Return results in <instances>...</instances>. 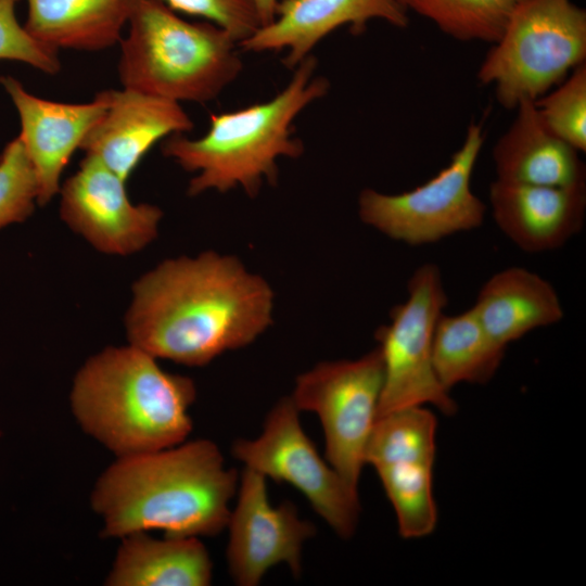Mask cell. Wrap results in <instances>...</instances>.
I'll list each match as a JSON object with an SVG mask.
<instances>
[{"mask_svg": "<svg viewBox=\"0 0 586 586\" xmlns=\"http://www.w3.org/2000/svg\"><path fill=\"white\" fill-rule=\"evenodd\" d=\"M129 344L184 366H205L254 342L272 322L273 291L234 256L213 251L162 262L132 286Z\"/></svg>", "mask_w": 586, "mask_h": 586, "instance_id": "6da1fadb", "label": "cell"}, {"mask_svg": "<svg viewBox=\"0 0 586 586\" xmlns=\"http://www.w3.org/2000/svg\"><path fill=\"white\" fill-rule=\"evenodd\" d=\"M235 470L208 440L117 458L91 493L102 537L161 530L165 536H213L227 526Z\"/></svg>", "mask_w": 586, "mask_h": 586, "instance_id": "7a4b0ae2", "label": "cell"}, {"mask_svg": "<svg viewBox=\"0 0 586 586\" xmlns=\"http://www.w3.org/2000/svg\"><path fill=\"white\" fill-rule=\"evenodd\" d=\"M194 382L163 370L129 344L90 357L75 375L72 411L81 429L117 458L153 453L186 441Z\"/></svg>", "mask_w": 586, "mask_h": 586, "instance_id": "3957f363", "label": "cell"}, {"mask_svg": "<svg viewBox=\"0 0 586 586\" xmlns=\"http://www.w3.org/2000/svg\"><path fill=\"white\" fill-rule=\"evenodd\" d=\"M316 69L317 60L311 54L293 68L290 81L271 99L212 114L208 129L200 138L183 133L166 138L162 153L184 170L196 173L188 194L241 188L249 196H256L265 181L275 184L278 161L296 158L304 152L303 142L293 133L295 119L329 92L328 79L316 75Z\"/></svg>", "mask_w": 586, "mask_h": 586, "instance_id": "277c9868", "label": "cell"}, {"mask_svg": "<svg viewBox=\"0 0 586 586\" xmlns=\"http://www.w3.org/2000/svg\"><path fill=\"white\" fill-rule=\"evenodd\" d=\"M127 25L118 61L124 88L206 103L242 71L239 43L227 30L187 21L160 0H132Z\"/></svg>", "mask_w": 586, "mask_h": 586, "instance_id": "5b68a950", "label": "cell"}, {"mask_svg": "<svg viewBox=\"0 0 586 586\" xmlns=\"http://www.w3.org/2000/svg\"><path fill=\"white\" fill-rule=\"evenodd\" d=\"M586 11L572 0H524L476 72L497 102L536 101L586 63Z\"/></svg>", "mask_w": 586, "mask_h": 586, "instance_id": "8992f818", "label": "cell"}, {"mask_svg": "<svg viewBox=\"0 0 586 586\" xmlns=\"http://www.w3.org/2000/svg\"><path fill=\"white\" fill-rule=\"evenodd\" d=\"M483 143L482 125L470 123L448 165L423 184L397 194L364 189L358 196L359 218L386 237L415 246L479 228L486 205L472 191L471 179Z\"/></svg>", "mask_w": 586, "mask_h": 586, "instance_id": "52a82bcc", "label": "cell"}, {"mask_svg": "<svg viewBox=\"0 0 586 586\" xmlns=\"http://www.w3.org/2000/svg\"><path fill=\"white\" fill-rule=\"evenodd\" d=\"M407 288L406 301L392 309L390 323L375 333L384 366L378 417L411 406L454 415L457 405L438 381L432 358L435 323L448 303L440 268L421 265Z\"/></svg>", "mask_w": 586, "mask_h": 586, "instance_id": "ba28073f", "label": "cell"}, {"mask_svg": "<svg viewBox=\"0 0 586 586\" xmlns=\"http://www.w3.org/2000/svg\"><path fill=\"white\" fill-rule=\"evenodd\" d=\"M383 382V359L377 346L354 360L316 365L297 377L291 396L300 411L318 416L327 461L356 488L378 418Z\"/></svg>", "mask_w": 586, "mask_h": 586, "instance_id": "9c48e42d", "label": "cell"}, {"mask_svg": "<svg viewBox=\"0 0 586 586\" xmlns=\"http://www.w3.org/2000/svg\"><path fill=\"white\" fill-rule=\"evenodd\" d=\"M300 412L291 397L280 399L260 435L237 440L231 453L244 468L298 489L335 534L351 538L360 514L357 488L320 457L301 424Z\"/></svg>", "mask_w": 586, "mask_h": 586, "instance_id": "30bf717a", "label": "cell"}, {"mask_svg": "<svg viewBox=\"0 0 586 586\" xmlns=\"http://www.w3.org/2000/svg\"><path fill=\"white\" fill-rule=\"evenodd\" d=\"M238 485L237 504L227 522V561L234 583L256 586L281 563L300 575L302 549L316 533L314 524L301 519L290 501L272 506L263 474L244 468Z\"/></svg>", "mask_w": 586, "mask_h": 586, "instance_id": "8fae6325", "label": "cell"}, {"mask_svg": "<svg viewBox=\"0 0 586 586\" xmlns=\"http://www.w3.org/2000/svg\"><path fill=\"white\" fill-rule=\"evenodd\" d=\"M126 181L97 158L85 155L60 189L66 225L98 251L129 255L151 243L163 216L156 205L133 204Z\"/></svg>", "mask_w": 586, "mask_h": 586, "instance_id": "7c38bea8", "label": "cell"}, {"mask_svg": "<svg viewBox=\"0 0 586 586\" xmlns=\"http://www.w3.org/2000/svg\"><path fill=\"white\" fill-rule=\"evenodd\" d=\"M20 118L18 139L33 166L37 203L48 204L61 189V176L72 155L109 105L106 91L86 103L51 101L28 92L12 76L0 77Z\"/></svg>", "mask_w": 586, "mask_h": 586, "instance_id": "4fadbf2b", "label": "cell"}, {"mask_svg": "<svg viewBox=\"0 0 586 586\" xmlns=\"http://www.w3.org/2000/svg\"><path fill=\"white\" fill-rule=\"evenodd\" d=\"M372 20L405 28L407 10L397 0H279L271 22L239 42L247 52L285 51L284 66L293 69L314 48L342 26L361 34Z\"/></svg>", "mask_w": 586, "mask_h": 586, "instance_id": "5bb4252c", "label": "cell"}, {"mask_svg": "<svg viewBox=\"0 0 586 586\" xmlns=\"http://www.w3.org/2000/svg\"><path fill=\"white\" fill-rule=\"evenodd\" d=\"M105 91L107 109L80 150L125 181L155 143L193 128L179 102L124 87Z\"/></svg>", "mask_w": 586, "mask_h": 586, "instance_id": "9a60e30c", "label": "cell"}, {"mask_svg": "<svg viewBox=\"0 0 586 586\" xmlns=\"http://www.w3.org/2000/svg\"><path fill=\"white\" fill-rule=\"evenodd\" d=\"M488 199L497 227L527 253L563 246L585 222L586 184L556 187L495 179Z\"/></svg>", "mask_w": 586, "mask_h": 586, "instance_id": "2e32d148", "label": "cell"}, {"mask_svg": "<svg viewBox=\"0 0 586 586\" xmlns=\"http://www.w3.org/2000/svg\"><path fill=\"white\" fill-rule=\"evenodd\" d=\"M492 150L496 179L538 186L586 184L579 152L542 122L534 101H523Z\"/></svg>", "mask_w": 586, "mask_h": 586, "instance_id": "e0dca14e", "label": "cell"}, {"mask_svg": "<svg viewBox=\"0 0 586 586\" xmlns=\"http://www.w3.org/2000/svg\"><path fill=\"white\" fill-rule=\"evenodd\" d=\"M472 309L489 336L506 348L535 329L558 323L564 316L553 285L518 266L488 278Z\"/></svg>", "mask_w": 586, "mask_h": 586, "instance_id": "ac0fdd59", "label": "cell"}, {"mask_svg": "<svg viewBox=\"0 0 586 586\" xmlns=\"http://www.w3.org/2000/svg\"><path fill=\"white\" fill-rule=\"evenodd\" d=\"M212 574L211 557L198 537L156 539L136 532L123 537L105 585L206 586Z\"/></svg>", "mask_w": 586, "mask_h": 586, "instance_id": "d6986e66", "label": "cell"}, {"mask_svg": "<svg viewBox=\"0 0 586 586\" xmlns=\"http://www.w3.org/2000/svg\"><path fill=\"white\" fill-rule=\"evenodd\" d=\"M132 0H27L24 28L59 51H100L122 40Z\"/></svg>", "mask_w": 586, "mask_h": 586, "instance_id": "ffe728a7", "label": "cell"}, {"mask_svg": "<svg viewBox=\"0 0 586 586\" xmlns=\"http://www.w3.org/2000/svg\"><path fill=\"white\" fill-rule=\"evenodd\" d=\"M506 347L497 344L471 308L458 315L441 314L432 342L433 367L441 384H483L498 370Z\"/></svg>", "mask_w": 586, "mask_h": 586, "instance_id": "44dd1931", "label": "cell"}, {"mask_svg": "<svg viewBox=\"0 0 586 586\" xmlns=\"http://www.w3.org/2000/svg\"><path fill=\"white\" fill-rule=\"evenodd\" d=\"M436 418L426 406H411L378 417L365 461L374 469L397 463L434 464Z\"/></svg>", "mask_w": 586, "mask_h": 586, "instance_id": "7402d4cb", "label": "cell"}, {"mask_svg": "<svg viewBox=\"0 0 586 586\" xmlns=\"http://www.w3.org/2000/svg\"><path fill=\"white\" fill-rule=\"evenodd\" d=\"M459 41L494 43L524 0H397Z\"/></svg>", "mask_w": 586, "mask_h": 586, "instance_id": "603a6c76", "label": "cell"}, {"mask_svg": "<svg viewBox=\"0 0 586 586\" xmlns=\"http://www.w3.org/2000/svg\"><path fill=\"white\" fill-rule=\"evenodd\" d=\"M404 538H421L436 526L437 509L433 496V464L397 463L375 469Z\"/></svg>", "mask_w": 586, "mask_h": 586, "instance_id": "cb8c5ba5", "label": "cell"}, {"mask_svg": "<svg viewBox=\"0 0 586 586\" xmlns=\"http://www.w3.org/2000/svg\"><path fill=\"white\" fill-rule=\"evenodd\" d=\"M544 125L558 138L586 151V63L534 101Z\"/></svg>", "mask_w": 586, "mask_h": 586, "instance_id": "d4e9b609", "label": "cell"}, {"mask_svg": "<svg viewBox=\"0 0 586 586\" xmlns=\"http://www.w3.org/2000/svg\"><path fill=\"white\" fill-rule=\"evenodd\" d=\"M37 199V179L16 137L0 154V229L26 220L38 204Z\"/></svg>", "mask_w": 586, "mask_h": 586, "instance_id": "484cf974", "label": "cell"}, {"mask_svg": "<svg viewBox=\"0 0 586 586\" xmlns=\"http://www.w3.org/2000/svg\"><path fill=\"white\" fill-rule=\"evenodd\" d=\"M20 0H0V61L25 63L44 74L54 75L61 68L59 51L33 38L16 18Z\"/></svg>", "mask_w": 586, "mask_h": 586, "instance_id": "4316f807", "label": "cell"}, {"mask_svg": "<svg viewBox=\"0 0 586 586\" xmlns=\"http://www.w3.org/2000/svg\"><path fill=\"white\" fill-rule=\"evenodd\" d=\"M177 13L200 17L227 30L238 43L251 36L260 20L254 0H160Z\"/></svg>", "mask_w": 586, "mask_h": 586, "instance_id": "83f0119b", "label": "cell"}, {"mask_svg": "<svg viewBox=\"0 0 586 586\" xmlns=\"http://www.w3.org/2000/svg\"><path fill=\"white\" fill-rule=\"evenodd\" d=\"M260 20V26L272 21L279 0H254Z\"/></svg>", "mask_w": 586, "mask_h": 586, "instance_id": "f1b7e54d", "label": "cell"}]
</instances>
